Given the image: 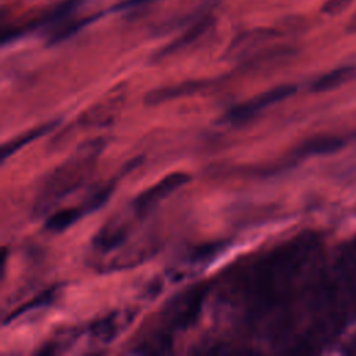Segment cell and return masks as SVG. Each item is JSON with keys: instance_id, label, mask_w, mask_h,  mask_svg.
Masks as SVG:
<instances>
[{"instance_id": "1", "label": "cell", "mask_w": 356, "mask_h": 356, "mask_svg": "<svg viewBox=\"0 0 356 356\" xmlns=\"http://www.w3.org/2000/svg\"><path fill=\"white\" fill-rule=\"evenodd\" d=\"M296 92V86L291 83L280 85L273 89L264 90L259 93L257 96L252 97L250 100L236 104L225 115V120L232 124H239V122H246L252 120L254 115H257L261 110L271 107L273 104L282 102L284 99L289 97Z\"/></svg>"}, {"instance_id": "2", "label": "cell", "mask_w": 356, "mask_h": 356, "mask_svg": "<svg viewBox=\"0 0 356 356\" xmlns=\"http://www.w3.org/2000/svg\"><path fill=\"white\" fill-rule=\"evenodd\" d=\"M188 179L189 175L185 172H174L164 177L156 185L138 195V197L134 200V209L136 210V213H146L152 210L159 202H161L165 196L184 185Z\"/></svg>"}, {"instance_id": "3", "label": "cell", "mask_w": 356, "mask_h": 356, "mask_svg": "<svg viewBox=\"0 0 356 356\" xmlns=\"http://www.w3.org/2000/svg\"><path fill=\"white\" fill-rule=\"evenodd\" d=\"M214 22V18H213V14L209 13L203 17H200L199 19H196L195 22H192L191 25H188V28L175 39L172 40L171 43H168L165 47H163L159 53H157V58H163V57H167V56H171V54H175L177 51L188 47L189 44H192L193 42H196L200 36H203L209 29L210 26L213 25Z\"/></svg>"}, {"instance_id": "4", "label": "cell", "mask_w": 356, "mask_h": 356, "mask_svg": "<svg viewBox=\"0 0 356 356\" xmlns=\"http://www.w3.org/2000/svg\"><path fill=\"white\" fill-rule=\"evenodd\" d=\"M356 79V64L352 65H342L338 68H334L324 75L318 76L313 85L312 89L314 92H325L332 90L341 85H345L346 82H350Z\"/></svg>"}, {"instance_id": "5", "label": "cell", "mask_w": 356, "mask_h": 356, "mask_svg": "<svg viewBox=\"0 0 356 356\" xmlns=\"http://www.w3.org/2000/svg\"><path fill=\"white\" fill-rule=\"evenodd\" d=\"M343 140L335 135H317L305 140L299 149L298 156H318L327 154L342 147Z\"/></svg>"}, {"instance_id": "6", "label": "cell", "mask_w": 356, "mask_h": 356, "mask_svg": "<svg viewBox=\"0 0 356 356\" xmlns=\"http://www.w3.org/2000/svg\"><path fill=\"white\" fill-rule=\"evenodd\" d=\"M57 125V121H50V122H46V124H42V125H38L32 129H29L28 132H24L22 135L14 138L13 140L7 142L3 145L1 147V160H6L8 156H11L13 153H15L18 149H21L22 146L28 145L29 142L43 136L44 134L50 132L54 127Z\"/></svg>"}, {"instance_id": "7", "label": "cell", "mask_w": 356, "mask_h": 356, "mask_svg": "<svg viewBox=\"0 0 356 356\" xmlns=\"http://www.w3.org/2000/svg\"><path fill=\"white\" fill-rule=\"evenodd\" d=\"M204 85H206V82H203V81H188V82H182V83H178V85H175V86H170V88L153 90V92H150V93L147 95L146 100H147V103L156 104V103L164 102V100H167V99H174V97L181 96V95H188V93L196 92V90H199L200 88H203Z\"/></svg>"}, {"instance_id": "8", "label": "cell", "mask_w": 356, "mask_h": 356, "mask_svg": "<svg viewBox=\"0 0 356 356\" xmlns=\"http://www.w3.org/2000/svg\"><path fill=\"white\" fill-rule=\"evenodd\" d=\"M278 32L270 28H257V29H252L248 32H243L242 35H239L231 44V51H245L248 47H252L254 44H260L274 36H277Z\"/></svg>"}, {"instance_id": "9", "label": "cell", "mask_w": 356, "mask_h": 356, "mask_svg": "<svg viewBox=\"0 0 356 356\" xmlns=\"http://www.w3.org/2000/svg\"><path fill=\"white\" fill-rule=\"evenodd\" d=\"M81 216H82V210L78 209V207L61 210L58 213L51 214L46 220V228L50 229V231H54V232L64 231L65 228L71 227Z\"/></svg>"}, {"instance_id": "10", "label": "cell", "mask_w": 356, "mask_h": 356, "mask_svg": "<svg viewBox=\"0 0 356 356\" xmlns=\"http://www.w3.org/2000/svg\"><path fill=\"white\" fill-rule=\"evenodd\" d=\"M99 18V14L96 15H90V17H86V18H78V19H74V21H68L67 24L58 26L53 35H51V43H57V42H61L64 39H67L68 36L76 33L78 31H81L82 28H85L86 25L92 24L95 19Z\"/></svg>"}, {"instance_id": "11", "label": "cell", "mask_w": 356, "mask_h": 356, "mask_svg": "<svg viewBox=\"0 0 356 356\" xmlns=\"http://www.w3.org/2000/svg\"><path fill=\"white\" fill-rule=\"evenodd\" d=\"M355 0H327L323 7H321V11L324 14H328V15H335V14H339L342 11H345Z\"/></svg>"}, {"instance_id": "12", "label": "cell", "mask_w": 356, "mask_h": 356, "mask_svg": "<svg viewBox=\"0 0 356 356\" xmlns=\"http://www.w3.org/2000/svg\"><path fill=\"white\" fill-rule=\"evenodd\" d=\"M345 278H356V239L350 245L349 252L345 254V264H343Z\"/></svg>"}, {"instance_id": "13", "label": "cell", "mask_w": 356, "mask_h": 356, "mask_svg": "<svg viewBox=\"0 0 356 356\" xmlns=\"http://www.w3.org/2000/svg\"><path fill=\"white\" fill-rule=\"evenodd\" d=\"M154 0H124L118 4H115V7H113V11H120V10H129L134 7H139V6H145L149 4Z\"/></svg>"}, {"instance_id": "14", "label": "cell", "mask_w": 356, "mask_h": 356, "mask_svg": "<svg viewBox=\"0 0 356 356\" xmlns=\"http://www.w3.org/2000/svg\"><path fill=\"white\" fill-rule=\"evenodd\" d=\"M348 31H349V32H356V11H355V14L352 15L350 21L348 22Z\"/></svg>"}]
</instances>
